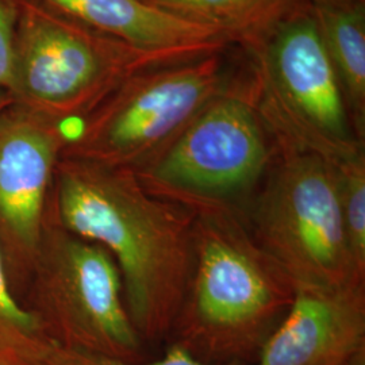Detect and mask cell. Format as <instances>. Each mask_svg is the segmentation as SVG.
<instances>
[{"label":"cell","instance_id":"cell-17","mask_svg":"<svg viewBox=\"0 0 365 365\" xmlns=\"http://www.w3.org/2000/svg\"><path fill=\"white\" fill-rule=\"evenodd\" d=\"M22 0H0V90L9 93L13 71L14 42Z\"/></svg>","mask_w":365,"mask_h":365},{"label":"cell","instance_id":"cell-3","mask_svg":"<svg viewBox=\"0 0 365 365\" xmlns=\"http://www.w3.org/2000/svg\"><path fill=\"white\" fill-rule=\"evenodd\" d=\"M272 141V163L245 211L252 235L297 287L365 283L346 238L336 164Z\"/></svg>","mask_w":365,"mask_h":365},{"label":"cell","instance_id":"cell-8","mask_svg":"<svg viewBox=\"0 0 365 365\" xmlns=\"http://www.w3.org/2000/svg\"><path fill=\"white\" fill-rule=\"evenodd\" d=\"M253 53L257 108L272 138L333 164L365 153L309 7L288 14Z\"/></svg>","mask_w":365,"mask_h":365},{"label":"cell","instance_id":"cell-13","mask_svg":"<svg viewBox=\"0 0 365 365\" xmlns=\"http://www.w3.org/2000/svg\"><path fill=\"white\" fill-rule=\"evenodd\" d=\"M185 21L214 27L229 43L256 52L299 0H148Z\"/></svg>","mask_w":365,"mask_h":365},{"label":"cell","instance_id":"cell-18","mask_svg":"<svg viewBox=\"0 0 365 365\" xmlns=\"http://www.w3.org/2000/svg\"><path fill=\"white\" fill-rule=\"evenodd\" d=\"M11 102H13V101H11L10 95H9L7 92L0 90V113L3 111V108H6Z\"/></svg>","mask_w":365,"mask_h":365},{"label":"cell","instance_id":"cell-20","mask_svg":"<svg viewBox=\"0 0 365 365\" xmlns=\"http://www.w3.org/2000/svg\"><path fill=\"white\" fill-rule=\"evenodd\" d=\"M144 1H146V3H148V0H144Z\"/></svg>","mask_w":365,"mask_h":365},{"label":"cell","instance_id":"cell-10","mask_svg":"<svg viewBox=\"0 0 365 365\" xmlns=\"http://www.w3.org/2000/svg\"><path fill=\"white\" fill-rule=\"evenodd\" d=\"M253 365H365V283L297 287Z\"/></svg>","mask_w":365,"mask_h":365},{"label":"cell","instance_id":"cell-7","mask_svg":"<svg viewBox=\"0 0 365 365\" xmlns=\"http://www.w3.org/2000/svg\"><path fill=\"white\" fill-rule=\"evenodd\" d=\"M230 86L223 52L143 69L69 130L61 157L143 170Z\"/></svg>","mask_w":365,"mask_h":365},{"label":"cell","instance_id":"cell-14","mask_svg":"<svg viewBox=\"0 0 365 365\" xmlns=\"http://www.w3.org/2000/svg\"><path fill=\"white\" fill-rule=\"evenodd\" d=\"M53 341L10 287L0 253V365H38Z\"/></svg>","mask_w":365,"mask_h":365},{"label":"cell","instance_id":"cell-12","mask_svg":"<svg viewBox=\"0 0 365 365\" xmlns=\"http://www.w3.org/2000/svg\"><path fill=\"white\" fill-rule=\"evenodd\" d=\"M313 15L329 61L339 87L356 135H365V6L364 1H312Z\"/></svg>","mask_w":365,"mask_h":365},{"label":"cell","instance_id":"cell-19","mask_svg":"<svg viewBox=\"0 0 365 365\" xmlns=\"http://www.w3.org/2000/svg\"><path fill=\"white\" fill-rule=\"evenodd\" d=\"M299 1H306V3H312V1H331V3H352V1H364V0H299Z\"/></svg>","mask_w":365,"mask_h":365},{"label":"cell","instance_id":"cell-11","mask_svg":"<svg viewBox=\"0 0 365 365\" xmlns=\"http://www.w3.org/2000/svg\"><path fill=\"white\" fill-rule=\"evenodd\" d=\"M86 26L172 61L223 52L229 41L214 27L185 21L144 0H37Z\"/></svg>","mask_w":365,"mask_h":365},{"label":"cell","instance_id":"cell-2","mask_svg":"<svg viewBox=\"0 0 365 365\" xmlns=\"http://www.w3.org/2000/svg\"><path fill=\"white\" fill-rule=\"evenodd\" d=\"M295 292V283L261 248L242 212H197L192 274L170 342L206 364L252 363Z\"/></svg>","mask_w":365,"mask_h":365},{"label":"cell","instance_id":"cell-6","mask_svg":"<svg viewBox=\"0 0 365 365\" xmlns=\"http://www.w3.org/2000/svg\"><path fill=\"white\" fill-rule=\"evenodd\" d=\"M22 304L54 344L130 363L145 342L128 312L120 272L99 244L63 227L46 211Z\"/></svg>","mask_w":365,"mask_h":365},{"label":"cell","instance_id":"cell-15","mask_svg":"<svg viewBox=\"0 0 365 365\" xmlns=\"http://www.w3.org/2000/svg\"><path fill=\"white\" fill-rule=\"evenodd\" d=\"M342 218L353 262L365 276V153L336 165Z\"/></svg>","mask_w":365,"mask_h":365},{"label":"cell","instance_id":"cell-1","mask_svg":"<svg viewBox=\"0 0 365 365\" xmlns=\"http://www.w3.org/2000/svg\"><path fill=\"white\" fill-rule=\"evenodd\" d=\"M48 212L111 255L145 344L170 339L194 267L195 214L149 192L133 170L69 157L57 163Z\"/></svg>","mask_w":365,"mask_h":365},{"label":"cell","instance_id":"cell-16","mask_svg":"<svg viewBox=\"0 0 365 365\" xmlns=\"http://www.w3.org/2000/svg\"><path fill=\"white\" fill-rule=\"evenodd\" d=\"M38 365H210L199 361L190 352L178 344L170 342L167 352L163 357L143 361V363H130L118 359H111L102 354L83 352L78 349H69L53 342L49 352L42 359Z\"/></svg>","mask_w":365,"mask_h":365},{"label":"cell","instance_id":"cell-5","mask_svg":"<svg viewBox=\"0 0 365 365\" xmlns=\"http://www.w3.org/2000/svg\"><path fill=\"white\" fill-rule=\"evenodd\" d=\"M274 155L255 86L232 83L134 173L149 192L194 214L230 209L245 215Z\"/></svg>","mask_w":365,"mask_h":365},{"label":"cell","instance_id":"cell-4","mask_svg":"<svg viewBox=\"0 0 365 365\" xmlns=\"http://www.w3.org/2000/svg\"><path fill=\"white\" fill-rule=\"evenodd\" d=\"M176 63L99 33L37 0H22L9 95L13 103L76 126L131 75Z\"/></svg>","mask_w":365,"mask_h":365},{"label":"cell","instance_id":"cell-9","mask_svg":"<svg viewBox=\"0 0 365 365\" xmlns=\"http://www.w3.org/2000/svg\"><path fill=\"white\" fill-rule=\"evenodd\" d=\"M68 128L24 106L0 113V253L10 287L25 289L46 221Z\"/></svg>","mask_w":365,"mask_h":365}]
</instances>
